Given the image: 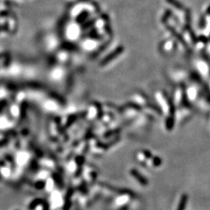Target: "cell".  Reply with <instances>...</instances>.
I'll use <instances>...</instances> for the list:
<instances>
[{
	"instance_id": "cell-1",
	"label": "cell",
	"mask_w": 210,
	"mask_h": 210,
	"mask_svg": "<svg viewBox=\"0 0 210 210\" xmlns=\"http://www.w3.org/2000/svg\"><path fill=\"white\" fill-rule=\"evenodd\" d=\"M131 174L132 175L133 177H135V178H136V180H137L138 181H139V182L140 183V184H142V185H147V184H148V181H147V180L146 179V178H144V177L142 176V175L141 174H139V172H138L137 171H136V170H135V169H132L131 171Z\"/></svg>"
},
{
	"instance_id": "cell-2",
	"label": "cell",
	"mask_w": 210,
	"mask_h": 210,
	"mask_svg": "<svg viewBox=\"0 0 210 210\" xmlns=\"http://www.w3.org/2000/svg\"><path fill=\"white\" fill-rule=\"evenodd\" d=\"M187 202H188V195L184 194L181 196V200H180L179 202V206H178V209L177 210H184L185 209L186 206H187Z\"/></svg>"
},
{
	"instance_id": "cell-3",
	"label": "cell",
	"mask_w": 210,
	"mask_h": 210,
	"mask_svg": "<svg viewBox=\"0 0 210 210\" xmlns=\"http://www.w3.org/2000/svg\"><path fill=\"white\" fill-rule=\"evenodd\" d=\"M161 163V160H160V158H157V157H155L153 160V164L155 166H159V165Z\"/></svg>"
}]
</instances>
